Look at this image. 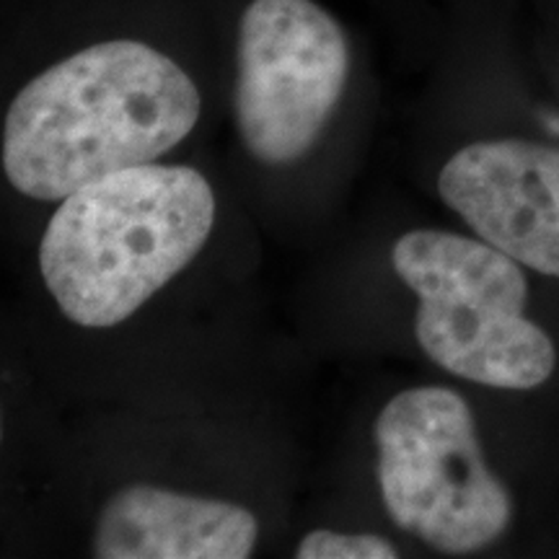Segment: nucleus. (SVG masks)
<instances>
[{"mask_svg": "<svg viewBox=\"0 0 559 559\" xmlns=\"http://www.w3.org/2000/svg\"><path fill=\"white\" fill-rule=\"evenodd\" d=\"M200 111L198 83L169 52L135 37L91 41L16 91L3 122V171L26 198L66 200L177 148Z\"/></svg>", "mask_w": 559, "mask_h": 559, "instance_id": "obj_1", "label": "nucleus"}, {"mask_svg": "<svg viewBox=\"0 0 559 559\" xmlns=\"http://www.w3.org/2000/svg\"><path fill=\"white\" fill-rule=\"evenodd\" d=\"M210 181L190 166L143 164L60 200L39 243V270L60 311L107 330L132 317L205 247Z\"/></svg>", "mask_w": 559, "mask_h": 559, "instance_id": "obj_2", "label": "nucleus"}, {"mask_svg": "<svg viewBox=\"0 0 559 559\" xmlns=\"http://www.w3.org/2000/svg\"><path fill=\"white\" fill-rule=\"evenodd\" d=\"M415 293L417 342L456 379L528 391L551 379L555 342L526 319L528 283L519 262L492 243L449 230H409L391 251Z\"/></svg>", "mask_w": 559, "mask_h": 559, "instance_id": "obj_3", "label": "nucleus"}, {"mask_svg": "<svg viewBox=\"0 0 559 559\" xmlns=\"http://www.w3.org/2000/svg\"><path fill=\"white\" fill-rule=\"evenodd\" d=\"M379 487L391 521L443 555H472L506 534L513 500L489 472L459 391L415 386L376 419Z\"/></svg>", "mask_w": 559, "mask_h": 559, "instance_id": "obj_4", "label": "nucleus"}, {"mask_svg": "<svg viewBox=\"0 0 559 559\" xmlns=\"http://www.w3.org/2000/svg\"><path fill=\"white\" fill-rule=\"evenodd\" d=\"M347 34L317 0H249L236 29V128L260 164L304 158L349 81Z\"/></svg>", "mask_w": 559, "mask_h": 559, "instance_id": "obj_5", "label": "nucleus"}, {"mask_svg": "<svg viewBox=\"0 0 559 559\" xmlns=\"http://www.w3.org/2000/svg\"><path fill=\"white\" fill-rule=\"evenodd\" d=\"M438 192L481 241L559 277V148L479 140L449 158Z\"/></svg>", "mask_w": 559, "mask_h": 559, "instance_id": "obj_6", "label": "nucleus"}, {"mask_svg": "<svg viewBox=\"0 0 559 559\" xmlns=\"http://www.w3.org/2000/svg\"><path fill=\"white\" fill-rule=\"evenodd\" d=\"M254 513L226 500L130 485L102 508L94 531L99 559H247L257 547Z\"/></svg>", "mask_w": 559, "mask_h": 559, "instance_id": "obj_7", "label": "nucleus"}, {"mask_svg": "<svg viewBox=\"0 0 559 559\" xmlns=\"http://www.w3.org/2000/svg\"><path fill=\"white\" fill-rule=\"evenodd\" d=\"M298 559H396L394 544L376 534H340L319 528L304 536L296 549Z\"/></svg>", "mask_w": 559, "mask_h": 559, "instance_id": "obj_8", "label": "nucleus"}]
</instances>
